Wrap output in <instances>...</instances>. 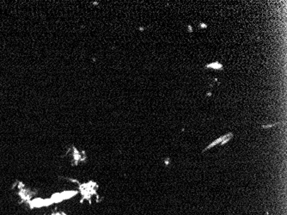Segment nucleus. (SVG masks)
I'll return each mask as SVG.
<instances>
[{
    "label": "nucleus",
    "instance_id": "f257e3e1",
    "mask_svg": "<svg viewBox=\"0 0 287 215\" xmlns=\"http://www.w3.org/2000/svg\"><path fill=\"white\" fill-rule=\"evenodd\" d=\"M207 68H212V69H215V70H220L223 68V66H222V65L220 63L218 62H214V63H211V64H209L206 66Z\"/></svg>",
    "mask_w": 287,
    "mask_h": 215
}]
</instances>
